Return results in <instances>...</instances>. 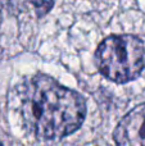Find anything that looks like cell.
<instances>
[{"mask_svg":"<svg viewBox=\"0 0 145 146\" xmlns=\"http://www.w3.org/2000/svg\"><path fill=\"white\" fill-rule=\"evenodd\" d=\"M99 72L116 83L134 81L145 67V48L138 36L113 35L99 44L95 53Z\"/></svg>","mask_w":145,"mask_h":146,"instance_id":"obj_2","label":"cell"},{"mask_svg":"<svg viewBox=\"0 0 145 146\" xmlns=\"http://www.w3.org/2000/svg\"><path fill=\"white\" fill-rule=\"evenodd\" d=\"M39 17L46 15L54 5V0H31Z\"/></svg>","mask_w":145,"mask_h":146,"instance_id":"obj_4","label":"cell"},{"mask_svg":"<svg viewBox=\"0 0 145 146\" xmlns=\"http://www.w3.org/2000/svg\"><path fill=\"white\" fill-rule=\"evenodd\" d=\"M0 144H1V141H0Z\"/></svg>","mask_w":145,"mask_h":146,"instance_id":"obj_5","label":"cell"},{"mask_svg":"<svg viewBox=\"0 0 145 146\" xmlns=\"http://www.w3.org/2000/svg\"><path fill=\"white\" fill-rule=\"evenodd\" d=\"M113 140L123 146H145V103L131 109L118 122Z\"/></svg>","mask_w":145,"mask_h":146,"instance_id":"obj_3","label":"cell"},{"mask_svg":"<svg viewBox=\"0 0 145 146\" xmlns=\"http://www.w3.org/2000/svg\"><path fill=\"white\" fill-rule=\"evenodd\" d=\"M21 114L26 128L33 136L58 140L81 127L86 114V103L78 92L39 73L23 86Z\"/></svg>","mask_w":145,"mask_h":146,"instance_id":"obj_1","label":"cell"}]
</instances>
